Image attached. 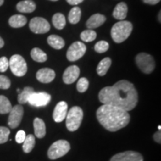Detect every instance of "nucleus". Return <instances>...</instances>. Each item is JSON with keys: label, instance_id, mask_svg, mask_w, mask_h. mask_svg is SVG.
<instances>
[{"label": "nucleus", "instance_id": "obj_16", "mask_svg": "<svg viewBox=\"0 0 161 161\" xmlns=\"http://www.w3.org/2000/svg\"><path fill=\"white\" fill-rule=\"evenodd\" d=\"M106 21V17L100 14H95L92 15L86 23V27L89 29H94L103 25Z\"/></svg>", "mask_w": 161, "mask_h": 161}, {"label": "nucleus", "instance_id": "obj_17", "mask_svg": "<svg viewBox=\"0 0 161 161\" xmlns=\"http://www.w3.org/2000/svg\"><path fill=\"white\" fill-rule=\"evenodd\" d=\"M128 14V6H127L125 3H119L116 5L115 8L113 11V17L115 18L116 19L124 20L127 17Z\"/></svg>", "mask_w": 161, "mask_h": 161}, {"label": "nucleus", "instance_id": "obj_7", "mask_svg": "<svg viewBox=\"0 0 161 161\" xmlns=\"http://www.w3.org/2000/svg\"><path fill=\"white\" fill-rule=\"evenodd\" d=\"M9 67L12 73L17 77H23L28 70L27 64L24 58L19 55H14L9 60Z\"/></svg>", "mask_w": 161, "mask_h": 161}, {"label": "nucleus", "instance_id": "obj_9", "mask_svg": "<svg viewBox=\"0 0 161 161\" xmlns=\"http://www.w3.org/2000/svg\"><path fill=\"white\" fill-rule=\"evenodd\" d=\"M29 28L35 34H46L50 30V24L44 18L36 17L31 19Z\"/></svg>", "mask_w": 161, "mask_h": 161}, {"label": "nucleus", "instance_id": "obj_15", "mask_svg": "<svg viewBox=\"0 0 161 161\" xmlns=\"http://www.w3.org/2000/svg\"><path fill=\"white\" fill-rule=\"evenodd\" d=\"M36 78L38 81L43 84H49L55 79V72L49 68H43L38 70L36 74Z\"/></svg>", "mask_w": 161, "mask_h": 161}, {"label": "nucleus", "instance_id": "obj_36", "mask_svg": "<svg viewBox=\"0 0 161 161\" xmlns=\"http://www.w3.org/2000/svg\"><path fill=\"white\" fill-rule=\"evenodd\" d=\"M153 138H154V141H155V142H157L159 144H160V142H161V132H160V130H158V131L154 133V136H153Z\"/></svg>", "mask_w": 161, "mask_h": 161}, {"label": "nucleus", "instance_id": "obj_29", "mask_svg": "<svg viewBox=\"0 0 161 161\" xmlns=\"http://www.w3.org/2000/svg\"><path fill=\"white\" fill-rule=\"evenodd\" d=\"M96 37H97V34L92 29L85 30V31H82L80 35V37L82 41L86 42V43L93 41L94 40H96Z\"/></svg>", "mask_w": 161, "mask_h": 161}, {"label": "nucleus", "instance_id": "obj_27", "mask_svg": "<svg viewBox=\"0 0 161 161\" xmlns=\"http://www.w3.org/2000/svg\"><path fill=\"white\" fill-rule=\"evenodd\" d=\"M80 17H81V11L80 8L75 6L70 10L69 15H68V19L71 24H77L80 21Z\"/></svg>", "mask_w": 161, "mask_h": 161}, {"label": "nucleus", "instance_id": "obj_2", "mask_svg": "<svg viewBox=\"0 0 161 161\" xmlns=\"http://www.w3.org/2000/svg\"><path fill=\"white\" fill-rule=\"evenodd\" d=\"M96 117L99 123L110 132H115L128 125L130 116L128 111L118 107L103 104L98 108Z\"/></svg>", "mask_w": 161, "mask_h": 161}, {"label": "nucleus", "instance_id": "obj_25", "mask_svg": "<svg viewBox=\"0 0 161 161\" xmlns=\"http://www.w3.org/2000/svg\"><path fill=\"white\" fill-rule=\"evenodd\" d=\"M52 24L55 29L58 30L63 29L66 25V19L61 13H57L52 17Z\"/></svg>", "mask_w": 161, "mask_h": 161}, {"label": "nucleus", "instance_id": "obj_12", "mask_svg": "<svg viewBox=\"0 0 161 161\" xmlns=\"http://www.w3.org/2000/svg\"><path fill=\"white\" fill-rule=\"evenodd\" d=\"M110 161H143V157L134 151H126L114 155Z\"/></svg>", "mask_w": 161, "mask_h": 161}, {"label": "nucleus", "instance_id": "obj_42", "mask_svg": "<svg viewBox=\"0 0 161 161\" xmlns=\"http://www.w3.org/2000/svg\"><path fill=\"white\" fill-rule=\"evenodd\" d=\"M158 128L159 129V130H160V128H161V126L160 125H159L158 127Z\"/></svg>", "mask_w": 161, "mask_h": 161}, {"label": "nucleus", "instance_id": "obj_24", "mask_svg": "<svg viewBox=\"0 0 161 161\" xmlns=\"http://www.w3.org/2000/svg\"><path fill=\"white\" fill-rule=\"evenodd\" d=\"M34 92H35V90L32 87H31V86H25L23 91L20 92L19 95H18V102H19L20 104L27 103L29 96H31Z\"/></svg>", "mask_w": 161, "mask_h": 161}, {"label": "nucleus", "instance_id": "obj_13", "mask_svg": "<svg viewBox=\"0 0 161 161\" xmlns=\"http://www.w3.org/2000/svg\"><path fill=\"white\" fill-rule=\"evenodd\" d=\"M80 69L75 65L67 67L63 74V80L66 84H71L75 81L79 77Z\"/></svg>", "mask_w": 161, "mask_h": 161}, {"label": "nucleus", "instance_id": "obj_8", "mask_svg": "<svg viewBox=\"0 0 161 161\" xmlns=\"http://www.w3.org/2000/svg\"><path fill=\"white\" fill-rule=\"evenodd\" d=\"M86 47L85 44L82 42L76 41L69 46L66 53V58L68 60L73 62L81 58L85 54Z\"/></svg>", "mask_w": 161, "mask_h": 161}, {"label": "nucleus", "instance_id": "obj_1", "mask_svg": "<svg viewBox=\"0 0 161 161\" xmlns=\"http://www.w3.org/2000/svg\"><path fill=\"white\" fill-rule=\"evenodd\" d=\"M98 99L102 104L118 107L128 112L137 104L138 92L131 82L121 80L111 86L102 88Z\"/></svg>", "mask_w": 161, "mask_h": 161}, {"label": "nucleus", "instance_id": "obj_14", "mask_svg": "<svg viewBox=\"0 0 161 161\" xmlns=\"http://www.w3.org/2000/svg\"><path fill=\"white\" fill-rule=\"evenodd\" d=\"M68 105L67 103L64 101L58 102L57 105L55 106L53 111V119L56 122H61L66 119V114H67Z\"/></svg>", "mask_w": 161, "mask_h": 161}, {"label": "nucleus", "instance_id": "obj_6", "mask_svg": "<svg viewBox=\"0 0 161 161\" xmlns=\"http://www.w3.org/2000/svg\"><path fill=\"white\" fill-rule=\"evenodd\" d=\"M135 61L139 69L145 74L152 73L155 68V61L154 58L148 53H139L136 56Z\"/></svg>", "mask_w": 161, "mask_h": 161}, {"label": "nucleus", "instance_id": "obj_35", "mask_svg": "<svg viewBox=\"0 0 161 161\" xmlns=\"http://www.w3.org/2000/svg\"><path fill=\"white\" fill-rule=\"evenodd\" d=\"M25 136H26L24 130H19V131L17 133V134H16V137H15L16 142H17V143H23L24 140H25Z\"/></svg>", "mask_w": 161, "mask_h": 161}, {"label": "nucleus", "instance_id": "obj_19", "mask_svg": "<svg viewBox=\"0 0 161 161\" xmlns=\"http://www.w3.org/2000/svg\"><path fill=\"white\" fill-rule=\"evenodd\" d=\"M34 129L35 136L37 138L42 139L46 136V128L45 122L40 118H35L34 120Z\"/></svg>", "mask_w": 161, "mask_h": 161}, {"label": "nucleus", "instance_id": "obj_43", "mask_svg": "<svg viewBox=\"0 0 161 161\" xmlns=\"http://www.w3.org/2000/svg\"><path fill=\"white\" fill-rule=\"evenodd\" d=\"M50 1H53V2H56V1H58V0H50Z\"/></svg>", "mask_w": 161, "mask_h": 161}, {"label": "nucleus", "instance_id": "obj_38", "mask_svg": "<svg viewBox=\"0 0 161 161\" xmlns=\"http://www.w3.org/2000/svg\"><path fill=\"white\" fill-rule=\"evenodd\" d=\"M66 1L67 2L69 5H78V4L81 3L84 0H66Z\"/></svg>", "mask_w": 161, "mask_h": 161}, {"label": "nucleus", "instance_id": "obj_37", "mask_svg": "<svg viewBox=\"0 0 161 161\" xmlns=\"http://www.w3.org/2000/svg\"><path fill=\"white\" fill-rule=\"evenodd\" d=\"M142 2L146 4H148V5H154L160 3V0H142Z\"/></svg>", "mask_w": 161, "mask_h": 161}, {"label": "nucleus", "instance_id": "obj_33", "mask_svg": "<svg viewBox=\"0 0 161 161\" xmlns=\"http://www.w3.org/2000/svg\"><path fill=\"white\" fill-rule=\"evenodd\" d=\"M11 86V80L7 76L0 75V89L8 90Z\"/></svg>", "mask_w": 161, "mask_h": 161}, {"label": "nucleus", "instance_id": "obj_23", "mask_svg": "<svg viewBox=\"0 0 161 161\" xmlns=\"http://www.w3.org/2000/svg\"><path fill=\"white\" fill-rule=\"evenodd\" d=\"M31 57L35 61L38 62V63H43L47 60L46 54L39 48H34L31 49Z\"/></svg>", "mask_w": 161, "mask_h": 161}, {"label": "nucleus", "instance_id": "obj_31", "mask_svg": "<svg viewBox=\"0 0 161 161\" xmlns=\"http://www.w3.org/2000/svg\"><path fill=\"white\" fill-rule=\"evenodd\" d=\"M77 90L79 92H84L89 87V80L86 78H80L77 83Z\"/></svg>", "mask_w": 161, "mask_h": 161}, {"label": "nucleus", "instance_id": "obj_3", "mask_svg": "<svg viewBox=\"0 0 161 161\" xmlns=\"http://www.w3.org/2000/svg\"><path fill=\"white\" fill-rule=\"evenodd\" d=\"M133 25L129 21L122 20L115 23L112 27L110 35L116 43H121L128 39L131 34Z\"/></svg>", "mask_w": 161, "mask_h": 161}, {"label": "nucleus", "instance_id": "obj_28", "mask_svg": "<svg viewBox=\"0 0 161 161\" xmlns=\"http://www.w3.org/2000/svg\"><path fill=\"white\" fill-rule=\"evenodd\" d=\"M12 109V105L8 98L5 96H0V114H9Z\"/></svg>", "mask_w": 161, "mask_h": 161}, {"label": "nucleus", "instance_id": "obj_18", "mask_svg": "<svg viewBox=\"0 0 161 161\" xmlns=\"http://www.w3.org/2000/svg\"><path fill=\"white\" fill-rule=\"evenodd\" d=\"M17 9L21 13H32L35 11L36 4L32 0H24L17 3Z\"/></svg>", "mask_w": 161, "mask_h": 161}, {"label": "nucleus", "instance_id": "obj_26", "mask_svg": "<svg viewBox=\"0 0 161 161\" xmlns=\"http://www.w3.org/2000/svg\"><path fill=\"white\" fill-rule=\"evenodd\" d=\"M23 149L25 153H30L33 150L35 146V137L32 134H29L25 136V140L23 142Z\"/></svg>", "mask_w": 161, "mask_h": 161}, {"label": "nucleus", "instance_id": "obj_30", "mask_svg": "<svg viewBox=\"0 0 161 161\" xmlns=\"http://www.w3.org/2000/svg\"><path fill=\"white\" fill-rule=\"evenodd\" d=\"M109 43L104 40H101L96 43L95 46H94V49L97 53H104L109 49Z\"/></svg>", "mask_w": 161, "mask_h": 161}, {"label": "nucleus", "instance_id": "obj_11", "mask_svg": "<svg viewBox=\"0 0 161 161\" xmlns=\"http://www.w3.org/2000/svg\"><path fill=\"white\" fill-rule=\"evenodd\" d=\"M52 99L50 94L46 92H34L29 96L28 102L34 107H44L49 103Z\"/></svg>", "mask_w": 161, "mask_h": 161}, {"label": "nucleus", "instance_id": "obj_20", "mask_svg": "<svg viewBox=\"0 0 161 161\" xmlns=\"http://www.w3.org/2000/svg\"><path fill=\"white\" fill-rule=\"evenodd\" d=\"M8 23L11 27L17 29V28H21L25 25V24L27 23V19L23 15L15 14L10 17Z\"/></svg>", "mask_w": 161, "mask_h": 161}, {"label": "nucleus", "instance_id": "obj_41", "mask_svg": "<svg viewBox=\"0 0 161 161\" xmlns=\"http://www.w3.org/2000/svg\"><path fill=\"white\" fill-rule=\"evenodd\" d=\"M160 14L161 12H159V21L160 22Z\"/></svg>", "mask_w": 161, "mask_h": 161}, {"label": "nucleus", "instance_id": "obj_4", "mask_svg": "<svg viewBox=\"0 0 161 161\" xmlns=\"http://www.w3.org/2000/svg\"><path fill=\"white\" fill-rule=\"evenodd\" d=\"M84 117L83 110L78 106L72 107L66 116V126L69 131L77 130Z\"/></svg>", "mask_w": 161, "mask_h": 161}, {"label": "nucleus", "instance_id": "obj_5", "mask_svg": "<svg viewBox=\"0 0 161 161\" xmlns=\"http://www.w3.org/2000/svg\"><path fill=\"white\" fill-rule=\"evenodd\" d=\"M70 150L69 142L64 140H59L53 142L48 150V158L50 160H56L66 155Z\"/></svg>", "mask_w": 161, "mask_h": 161}, {"label": "nucleus", "instance_id": "obj_32", "mask_svg": "<svg viewBox=\"0 0 161 161\" xmlns=\"http://www.w3.org/2000/svg\"><path fill=\"white\" fill-rule=\"evenodd\" d=\"M10 130L6 127L0 126V144L5 143L8 140Z\"/></svg>", "mask_w": 161, "mask_h": 161}, {"label": "nucleus", "instance_id": "obj_39", "mask_svg": "<svg viewBox=\"0 0 161 161\" xmlns=\"http://www.w3.org/2000/svg\"><path fill=\"white\" fill-rule=\"evenodd\" d=\"M4 45H5V43H4V40H3V38L0 37V49H1V48H3V46H4Z\"/></svg>", "mask_w": 161, "mask_h": 161}, {"label": "nucleus", "instance_id": "obj_34", "mask_svg": "<svg viewBox=\"0 0 161 161\" xmlns=\"http://www.w3.org/2000/svg\"><path fill=\"white\" fill-rule=\"evenodd\" d=\"M9 67V60L6 57L0 58V72H5Z\"/></svg>", "mask_w": 161, "mask_h": 161}, {"label": "nucleus", "instance_id": "obj_10", "mask_svg": "<svg viewBox=\"0 0 161 161\" xmlns=\"http://www.w3.org/2000/svg\"><path fill=\"white\" fill-rule=\"evenodd\" d=\"M23 114L24 109L21 104H17L14 107H12V109L9 112L8 122L10 128L14 129L19 125L23 119Z\"/></svg>", "mask_w": 161, "mask_h": 161}, {"label": "nucleus", "instance_id": "obj_21", "mask_svg": "<svg viewBox=\"0 0 161 161\" xmlns=\"http://www.w3.org/2000/svg\"><path fill=\"white\" fill-rule=\"evenodd\" d=\"M47 43L51 47L55 49H61L65 46V41L62 37L55 35H50L47 38Z\"/></svg>", "mask_w": 161, "mask_h": 161}, {"label": "nucleus", "instance_id": "obj_40", "mask_svg": "<svg viewBox=\"0 0 161 161\" xmlns=\"http://www.w3.org/2000/svg\"><path fill=\"white\" fill-rule=\"evenodd\" d=\"M4 3V0H0V6H2Z\"/></svg>", "mask_w": 161, "mask_h": 161}, {"label": "nucleus", "instance_id": "obj_22", "mask_svg": "<svg viewBox=\"0 0 161 161\" xmlns=\"http://www.w3.org/2000/svg\"><path fill=\"white\" fill-rule=\"evenodd\" d=\"M111 64L112 61L110 58H104V59L101 60L98 64L97 69H96L98 75L99 76L105 75L110 66H111Z\"/></svg>", "mask_w": 161, "mask_h": 161}]
</instances>
